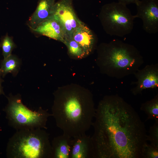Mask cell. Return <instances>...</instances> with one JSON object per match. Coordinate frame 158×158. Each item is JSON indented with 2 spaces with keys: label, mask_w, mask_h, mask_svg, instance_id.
I'll list each match as a JSON object with an SVG mask.
<instances>
[{
  "label": "cell",
  "mask_w": 158,
  "mask_h": 158,
  "mask_svg": "<svg viewBox=\"0 0 158 158\" xmlns=\"http://www.w3.org/2000/svg\"><path fill=\"white\" fill-rule=\"evenodd\" d=\"M94 117L91 137L94 158H141L146 130L130 105L117 95L106 96L99 102Z\"/></svg>",
  "instance_id": "1"
},
{
  "label": "cell",
  "mask_w": 158,
  "mask_h": 158,
  "mask_svg": "<svg viewBox=\"0 0 158 158\" xmlns=\"http://www.w3.org/2000/svg\"><path fill=\"white\" fill-rule=\"evenodd\" d=\"M66 89L59 90L54 93L51 114L57 127L72 138L85 133L90 129L96 109L89 92Z\"/></svg>",
  "instance_id": "2"
},
{
  "label": "cell",
  "mask_w": 158,
  "mask_h": 158,
  "mask_svg": "<svg viewBox=\"0 0 158 158\" xmlns=\"http://www.w3.org/2000/svg\"><path fill=\"white\" fill-rule=\"evenodd\" d=\"M100 50L99 58L105 73L112 77L121 78L134 74L143 63L135 46L118 39L103 44Z\"/></svg>",
  "instance_id": "3"
},
{
  "label": "cell",
  "mask_w": 158,
  "mask_h": 158,
  "mask_svg": "<svg viewBox=\"0 0 158 158\" xmlns=\"http://www.w3.org/2000/svg\"><path fill=\"white\" fill-rule=\"evenodd\" d=\"M51 152L49 134L40 128L16 130L6 149L11 158H51Z\"/></svg>",
  "instance_id": "4"
},
{
  "label": "cell",
  "mask_w": 158,
  "mask_h": 158,
  "mask_svg": "<svg viewBox=\"0 0 158 158\" xmlns=\"http://www.w3.org/2000/svg\"><path fill=\"white\" fill-rule=\"evenodd\" d=\"M8 103L4 111L9 124L16 130L40 128L47 129L48 118L52 116L48 110L41 107L37 111H32L24 105L21 95L10 94L7 97Z\"/></svg>",
  "instance_id": "5"
},
{
  "label": "cell",
  "mask_w": 158,
  "mask_h": 158,
  "mask_svg": "<svg viewBox=\"0 0 158 158\" xmlns=\"http://www.w3.org/2000/svg\"><path fill=\"white\" fill-rule=\"evenodd\" d=\"M100 18L105 31L111 36L123 37L133 30L134 16L126 5L118 2L103 6Z\"/></svg>",
  "instance_id": "6"
},
{
  "label": "cell",
  "mask_w": 158,
  "mask_h": 158,
  "mask_svg": "<svg viewBox=\"0 0 158 158\" xmlns=\"http://www.w3.org/2000/svg\"><path fill=\"white\" fill-rule=\"evenodd\" d=\"M52 16L61 24L68 39L71 38L73 32L81 22L75 13L72 0H60L55 3Z\"/></svg>",
  "instance_id": "7"
},
{
  "label": "cell",
  "mask_w": 158,
  "mask_h": 158,
  "mask_svg": "<svg viewBox=\"0 0 158 158\" xmlns=\"http://www.w3.org/2000/svg\"><path fill=\"white\" fill-rule=\"evenodd\" d=\"M137 13L135 18H139L142 22L143 30L150 34L158 31V0H139L135 4Z\"/></svg>",
  "instance_id": "8"
},
{
  "label": "cell",
  "mask_w": 158,
  "mask_h": 158,
  "mask_svg": "<svg viewBox=\"0 0 158 158\" xmlns=\"http://www.w3.org/2000/svg\"><path fill=\"white\" fill-rule=\"evenodd\" d=\"M137 81L134 84L135 86L131 90L134 95L141 93L146 89L154 88L158 86V67L157 64L147 65L138 69L134 74Z\"/></svg>",
  "instance_id": "9"
},
{
  "label": "cell",
  "mask_w": 158,
  "mask_h": 158,
  "mask_svg": "<svg viewBox=\"0 0 158 158\" xmlns=\"http://www.w3.org/2000/svg\"><path fill=\"white\" fill-rule=\"evenodd\" d=\"M32 30L36 33L60 41L64 44L68 39L61 24L52 16Z\"/></svg>",
  "instance_id": "10"
},
{
  "label": "cell",
  "mask_w": 158,
  "mask_h": 158,
  "mask_svg": "<svg viewBox=\"0 0 158 158\" xmlns=\"http://www.w3.org/2000/svg\"><path fill=\"white\" fill-rule=\"evenodd\" d=\"M72 138L69 158H94L91 137L84 133Z\"/></svg>",
  "instance_id": "11"
},
{
  "label": "cell",
  "mask_w": 158,
  "mask_h": 158,
  "mask_svg": "<svg viewBox=\"0 0 158 158\" xmlns=\"http://www.w3.org/2000/svg\"><path fill=\"white\" fill-rule=\"evenodd\" d=\"M55 0H39L36 9L29 18L28 25L31 30L52 16Z\"/></svg>",
  "instance_id": "12"
},
{
  "label": "cell",
  "mask_w": 158,
  "mask_h": 158,
  "mask_svg": "<svg viewBox=\"0 0 158 158\" xmlns=\"http://www.w3.org/2000/svg\"><path fill=\"white\" fill-rule=\"evenodd\" d=\"M71 38L83 48L86 56L92 51L95 42V38L92 31L83 22L73 32Z\"/></svg>",
  "instance_id": "13"
},
{
  "label": "cell",
  "mask_w": 158,
  "mask_h": 158,
  "mask_svg": "<svg viewBox=\"0 0 158 158\" xmlns=\"http://www.w3.org/2000/svg\"><path fill=\"white\" fill-rule=\"evenodd\" d=\"M71 138L64 133L54 138L51 143V158H69Z\"/></svg>",
  "instance_id": "14"
},
{
  "label": "cell",
  "mask_w": 158,
  "mask_h": 158,
  "mask_svg": "<svg viewBox=\"0 0 158 158\" xmlns=\"http://www.w3.org/2000/svg\"><path fill=\"white\" fill-rule=\"evenodd\" d=\"M20 59L12 54L4 58L1 61L0 66V73L2 77H4L9 73L16 76L20 69Z\"/></svg>",
  "instance_id": "15"
},
{
  "label": "cell",
  "mask_w": 158,
  "mask_h": 158,
  "mask_svg": "<svg viewBox=\"0 0 158 158\" xmlns=\"http://www.w3.org/2000/svg\"><path fill=\"white\" fill-rule=\"evenodd\" d=\"M140 109L147 115L146 120L151 119L158 121V94L150 100L142 104Z\"/></svg>",
  "instance_id": "16"
},
{
  "label": "cell",
  "mask_w": 158,
  "mask_h": 158,
  "mask_svg": "<svg viewBox=\"0 0 158 158\" xmlns=\"http://www.w3.org/2000/svg\"><path fill=\"white\" fill-rule=\"evenodd\" d=\"M70 54L75 58L81 59L86 56L83 48L72 38L67 39L64 43Z\"/></svg>",
  "instance_id": "17"
},
{
  "label": "cell",
  "mask_w": 158,
  "mask_h": 158,
  "mask_svg": "<svg viewBox=\"0 0 158 158\" xmlns=\"http://www.w3.org/2000/svg\"><path fill=\"white\" fill-rule=\"evenodd\" d=\"M0 47L2 49L4 58H5L12 54V51L16 48V45L12 38L7 34L1 38Z\"/></svg>",
  "instance_id": "18"
},
{
  "label": "cell",
  "mask_w": 158,
  "mask_h": 158,
  "mask_svg": "<svg viewBox=\"0 0 158 158\" xmlns=\"http://www.w3.org/2000/svg\"><path fill=\"white\" fill-rule=\"evenodd\" d=\"M141 155V158H158V145L146 142L142 146Z\"/></svg>",
  "instance_id": "19"
},
{
  "label": "cell",
  "mask_w": 158,
  "mask_h": 158,
  "mask_svg": "<svg viewBox=\"0 0 158 158\" xmlns=\"http://www.w3.org/2000/svg\"><path fill=\"white\" fill-rule=\"evenodd\" d=\"M147 136V141L158 145V121H155L154 124L150 127Z\"/></svg>",
  "instance_id": "20"
},
{
  "label": "cell",
  "mask_w": 158,
  "mask_h": 158,
  "mask_svg": "<svg viewBox=\"0 0 158 158\" xmlns=\"http://www.w3.org/2000/svg\"><path fill=\"white\" fill-rule=\"evenodd\" d=\"M118 2L126 5L131 4H135L139 0H118Z\"/></svg>",
  "instance_id": "21"
},
{
  "label": "cell",
  "mask_w": 158,
  "mask_h": 158,
  "mask_svg": "<svg viewBox=\"0 0 158 158\" xmlns=\"http://www.w3.org/2000/svg\"><path fill=\"white\" fill-rule=\"evenodd\" d=\"M2 76L0 73V95H4V92L2 85V83L3 80L2 78Z\"/></svg>",
  "instance_id": "22"
},
{
  "label": "cell",
  "mask_w": 158,
  "mask_h": 158,
  "mask_svg": "<svg viewBox=\"0 0 158 158\" xmlns=\"http://www.w3.org/2000/svg\"></svg>",
  "instance_id": "23"
}]
</instances>
